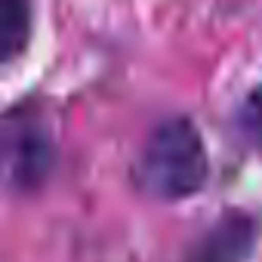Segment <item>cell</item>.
Wrapping results in <instances>:
<instances>
[{"instance_id":"obj_1","label":"cell","mask_w":262,"mask_h":262,"mask_svg":"<svg viewBox=\"0 0 262 262\" xmlns=\"http://www.w3.org/2000/svg\"><path fill=\"white\" fill-rule=\"evenodd\" d=\"M136 185L158 201H185L207 185L210 161L198 126L188 117L161 120L136 161Z\"/></svg>"},{"instance_id":"obj_2","label":"cell","mask_w":262,"mask_h":262,"mask_svg":"<svg viewBox=\"0 0 262 262\" xmlns=\"http://www.w3.org/2000/svg\"><path fill=\"white\" fill-rule=\"evenodd\" d=\"M56 167V139L50 123L34 111L0 117V188L34 191Z\"/></svg>"},{"instance_id":"obj_3","label":"cell","mask_w":262,"mask_h":262,"mask_svg":"<svg viewBox=\"0 0 262 262\" xmlns=\"http://www.w3.org/2000/svg\"><path fill=\"white\" fill-rule=\"evenodd\" d=\"M259 244V219L250 210H225L182 256V262H250Z\"/></svg>"},{"instance_id":"obj_4","label":"cell","mask_w":262,"mask_h":262,"mask_svg":"<svg viewBox=\"0 0 262 262\" xmlns=\"http://www.w3.org/2000/svg\"><path fill=\"white\" fill-rule=\"evenodd\" d=\"M31 37L28 0H0V65L19 59Z\"/></svg>"},{"instance_id":"obj_5","label":"cell","mask_w":262,"mask_h":262,"mask_svg":"<svg viewBox=\"0 0 262 262\" xmlns=\"http://www.w3.org/2000/svg\"><path fill=\"white\" fill-rule=\"evenodd\" d=\"M237 129H241V136L253 148H262V83L256 90H250V96L241 102V108H237Z\"/></svg>"}]
</instances>
